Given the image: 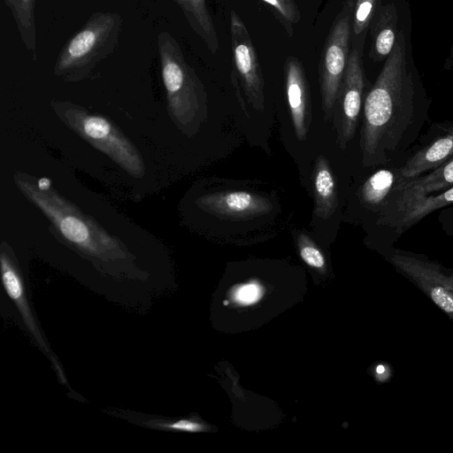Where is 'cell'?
<instances>
[{
	"instance_id": "1",
	"label": "cell",
	"mask_w": 453,
	"mask_h": 453,
	"mask_svg": "<svg viewBox=\"0 0 453 453\" xmlns=\"http://www.w3.org/2000/svg\"><path fill=\"white\" fill-rule=\"evenodd\" d=\"M364 104L361 131L365 167L403 160L429 119L430 102L408 69L402 31Z\"/></svg>"
},
{
	"instance_id": "2",
	"label": "cell",
	"mask_w": 453,
	"mask_h": 453,
	"mask_svg": "<svg viewBox=\"0 0 453 453\" xmlns=\"http://www.w3.org/2000/svg\"><path fill=\"white\" fill-rule=\"evenodd\" d=\"M122 18L117 12H96L61 49L54 72L68 80H79L111 55L119 41Z\"/></svg>"
},
{
	"instance_id": "3",
	"label": "cell",
	"mask_w": 453,
	"mask_h": 453,
	"mask_svg": "<svg viewBox=\"0 0 453 453\" xmlns=\"http://www.w3.org/2000/svg\"><path fill=\"white\" fill-rule=\"evenodd\" d=\"M157 45L169 105L180 120H188L199 107L202 85L171 34L160 32Z\"/></svg>"
},
{
	"instance_id": "4",
	"label": "cell",
	"mask_w": 453,
	"mask_h": 453,
	"mask_svg": "<svg viewBox=\"0 0 453 453\" xmlns=\"http://www.w3.org/2000/svg\"><path fill=\"white\" fill-rule=\"evenodd\" d=\"M401 185L375 221L378 230L393 242L429 214L453 204V186L438 192L413 195L403 192Z\"/></svg>"
},
{
	"instance_id": "5",
	"label": "cell",
	"mask_w": 453,
	"mask_h": 453,
	"mask_svg": "<svg viewBox=\"0 0 453 453\" xmlns=\"http://www.w3.org/2000/svg\"><path fill=\"white\" fill-rule=\"evenodd\" d=\"M350 37L349 13L343 10L326 40L319 65V83L326 118H331L344 78Z\"/></svg>"
},
{
	"instance_id": "6",
	"label": "cell",
	"mask_w": 453,
	"mask_h": 453,
	"mask_svg": "<svg viewBox=\"0 0 453 453\" xmlns=\"http://www.w3.org/2000/svg\"><path fill=\"white\" fill-rule=\"evenodd\" d=\"M453 156V119L432 122L403 159L405 180L423 175Z\"/></svg>"
},
{
	"instance_id": "7",
	"label": "cell",
	"mask_w": 453,
	"mask_h": 453,
	"mask_svg": "<svg viewBox=\"0 0 453 453\" xmlns=\"http://www.w3.org/2000/svg\"><path fill=\"white\" fill-rule=\"evenodd\" d=\"M231 44L236 73L249 101L257 110L264 107V81L250 36L235 12L230 17Z\"/></svg>"
},
{
	"instance_id": "8",
	"label": "cell",
	"mask_w": 453,
	"mask_h": 453,
	"mask_svg": "<svg viewBox=\"0 0 453 453\" xmlns=\"http://www.w3.org/2000/svg\"><path fill=\"white\" fill-rule=\"evenodd\" d=\"M73 116L78 130L109 154L119 164L133 173L142 172V164L127 141L115 130L104 118L96 115L80 114Z\"/></svg>"
},
{
	"instance_id": "9",
	"label": "cell",
	"mask_w": 453,
	"mask_h": 453,
	"mask_svg": "<svg viewBox=\"0 0 453 453\" xmlns=\"http://www.w3.org/2000/svg\"><path fill=\"white\" fill-rule=\"evenodd\" d=\"M196 203L203 211L222 219H250L272 211L271 202L257 194L235 190L200 197Z\"/></svg>"
},
{
	"instance_id": "10",
	"label": "cell",
	"mask_w": 453,
	"mask_h": 453,
	"mask_svg": "<svg viewBox=\"0 0 453 453\" xmlns=\"http://www.w3.org/2000/svg\"><path fill=\"white\" fill-rule=\"evenodd\" d=\"M342 85L341 144L345 147L356 133L365 86L362 62L357 50L349 55Z\"/></svg>"
},
{
	"instance_id": "11",
	"label": "cell",
	"mask_w": 453,
	"mask_h": 453,
	"mask_svg": "<svg viewBox=\"0 0 453 453\" xmlns=\"http://www.w3.org/2000/svg\"><path fill=\"white\" fill-rule=\"evenodd\" d=\"M403 160L377 165L362 183L358 197L363 207L375 214V221L386 206L392 194L405 180L401 165Z\"/></svg>"
},
{
	"instance_id": "12",
	"label": "cell",
	"mask_w": 453,
	"mask_h": 453,
	"mask_svg": "<svg viewBox=\"0 0 453 453\" xmlns=\"http://www.w3.org/2000/svg\"><path fill=\"white\" fill-rule=\"evenodd\" d=\"M286 91L293 127L299 141L306 138L311 119L309 87L303 65L295 58L286 63Z\"/></svg>"
},
{
	"instance_id": "13",
	"label": "cell",
	"mask_w": 453,
	"mask_h": 453,
	"mask_svg": "<svg viewBox=\"0 0 453 453\" xmlns=\"http://www.w3.org/2000/svg\"><path fill=\"white\" fill-rule=\"evenodd\" d=\"M28 194L36 204L48 215L57 226L62 235L79 248L90 252L98 251L93 234L87 223L79 216L60 209L50 197L38 191L29 190Z\"/></svg>"
},
{
	"instance_id": "14",
	"label": "cell",
	"mask_w": 453,
	"mask_h": 453,
	"mask_svg": "<svg viewBox=\"0 0 453 453\" xmlns=\"http://www.w3.org/2000/svg\"><path fill=\"white\" fill-rule=\"evenodd\" d=\"M315 213L319 218H330L338 207L336 181L331 167L323 155L317 158L313 171Z\"/></svg>"
},
{
	"instance_id": "15",
	"label": "cell",
	"mask_w": 453,
	"mask_h": 453,
	"mask_svg": "<svg viewBox=\"0 0 453 453\" xmlns=\"http://www.w3.org/2000/svg\"><path fill=\"white\" fill-rule=\"evenodd\" d=\"M173 1L181 8L191 28L205 42L211 53H216L219 43L206 0Z\"/></svg>"
},
{
	"instance_id": "16",
	"label": "cell",
	"mask_w": 453,
	"mask_h": 453,
	"mask_svg": "<svg viewBox=\"0 0 453 453\" xmlns=\"http://www.w3.org/2000/svg\"><path fill=\"white\" fill-rule=\"evenodd\" d=\"M453 186V156L430 172L405 180L401 189L408 194L421 195L438 192Z\"/></svg>"
},
{
	"instance_id": "17",
	"label": "cell",
	"mask_w": 453,
	"mask_h": 453,
	"mask_svg": "<svg viewBox=\"0 0 453 453\" xmlns=\"http://www.w3.org/2000/svg\"><path fill=\"white\" fill-rule=\"evenodd\" d=\"M16 22L22 42L36 58L35 0H4Z\"/></svg>"
},
{
	"instance_id": "18",
	"label": "cell",
	"mask_w": 453,
	"mask_h": 453,
	"mask_svg": "<svg viewBox=\"0 0 453 453\" xmlns=\"http://www.w3.org/2000/svg\"><path fill=\"white\" fill-rule=\"evenodd\" d=\"M1 271L3 285L6 293L19 308L24 319L30 327L31 332L35 334L38 341L43 345V347H45L40 335L37 334L35 322L29 313L28 306L24 296L22 280L8 257H5L4 253L1 255Z\"/></svg>"
},
{
	"instance_id": "19",
	"label": "cell",
	"mask_w": 453,
	"mask_h": 453,
	"mask_svg": "<svg viewBox=\"0 0 453 453\" xmlns=\"http://www.w3.org/2000/svg\"><path fill=\"white\" fill-rule=\"evenodd\" d=\"M297 245L302 259L310 266L323 269L326 265L325 257L312 240L304 234H300Z\"/></svg>"
},
{
	"instance_id": "20",
	"label": "cell",
	"mask_w": 453,
	"mask_h": 453,
	"mask_svg": "<svg viewBox=\"0 0 453 453\" xmlns=\"http://www.w3.org/2000/svg\"><path fill=\"white\" fill-rule=\"evenodd\" d=\"M377 0H357L353 20L355 35H360L369 25L374 12Z\"/></svg>"
},
{
	"instance_id": "21",
	"label": "cell",
	"mask_w": 453,
	"mask_h": 453,
	"mask_svg": "<svg viewBox=\"0 0 453 453\" xmlns=\"http://www.w3.org/2000/svg\"><path fill=\"white\" fill-rule=\"evenodd\" d=\"M263 293L257 283H247L237 287L233 291V300L242 305H249L259 300Z\"/></svg>"
},
{
	"instance_id": "22",
	"label": "cell",
	"mask_w": 453,
	"mask_h": 453,
	"mask_svg": "<svg viewBox=\"0 0 453 453\" xmlns=\"http://www.w3.org/2000/svg\"><path fill=\"white\" fill-rule=\"evenodd\" d=\"M280 16L281 19L290 24L300 19L296 4L294 0H263Z\"/></svg>"
},
{
	"instance_id": "23",
	"label": "cell",
	"mask_w": 453,
	"mask_h": 453,
	"mask_svg": "<svg viewBox=\"0 0 453 453\" xmlns=\"http://www.w3.org/2000/svg\"><path fill=\"white\" fill-rule=\"evenodd\" d=\"M395 42V34L391 26H382L375 37L377 53L385 57L391 53Z\"/></svg>"
},
{
	"instance_id": "24",
	"label": "cell",
	"mask_w": 453,
	"mask_h": 453,
	"mask_svg": "<svg viewBox=\"0 0 453 453\" xmlns=\"http://www.w3.org/2000/svg\"><path fill=\"white\" fill-rule=\"evenodd\" d=\"M430 289L433 301L444 311L453 314V296L439 283Z\"/></svg>"
},
{
	"instance_id": "25",
	"label": "cell",
	"mask_w": 453,
	"mask_h": 453,
	"mask_svg": "<svg viewBox=\"0 0 453 453\" xmlns=\"http://www.w3.org/2000/svg\"><path fill=\"white\" fill-rule=\"evenodd\" d=\"M156 426L165 429L190 433H196L204 430V426L202 424L188 419H180L178 421L169 423H157Z\"/></svg>"
},
{
	"instance_id": "26",
	"label": "cell",
	"mask_w": 453,
	"mask_h": 453,
	"mask_svg": "<svg viewBox=\"0 0 453 453\" xmlns=\"http://www.w3.org/2000/svg\"><path fill=\"white\" fill-rule=\"evenodd\" d=\"M438 221L442 231L453 237V204L441 210Z\"/></svg>"
},
{
	"instance_id": "27",
	"label": "cell",
	"mask_w": 453,
	"mask_h": 453,
	"mask_svg": "<svg viewBox=\"0 0 453 453\" xmlns=\"http://www.w3.org/2000/svg\"><path fill=\"white\" fill-rule=\"evenodd\" d=\"M50 187V180L47 178H42L38 180V188L40 190H48Z\"/></svg>"
},
{
	"instance_id": "28",
	"label": "cell",
	"mask_w": 453,
	"mask_h": 453,
	"mask_svg": "<svg viewBox=\"0 0 453 453\" xmlns=\"http://www.w3.org/2000/svg\"><path fill=\"white\" fill-rule=\"evenodd\" d=\"M383 371H384L383 366H379L377 368V372H380V373L382 372Z\"/></svg>"
}]
</instances>
